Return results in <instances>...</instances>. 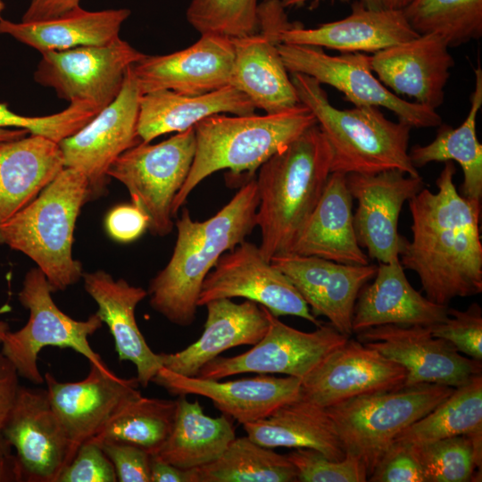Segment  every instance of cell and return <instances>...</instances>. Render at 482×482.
I'll return each mask as SVG.
<instances>
[{"label": "cell", "mask_w": 482, "mask_h": 482, "mask_svg": "<svg viewBox=\"0 0 482 482\" xmlns=\"http://www.w3.org/2000/svg\"><path fill=\"white\" fill-rule=\"evenodd\" d=\"M455 166L445 162L437 191L423 188L409 202L411 239L399 253L414 271L426 297L448 305L455 297L482 292L481 202L462 196L453 183Z\"/></svg>", "instance_id": "cell-1"}, {"label": "cell", "mask_w": 482, "mask_h": 482, "mask_svg": "<svg viewBox=\"0 0 482 482\" xmlns=\"http://www.w3.org/2000/svg\"><path fill=\"white\" fill-rule=\"evenodd\" d=\"M258 204V187L253 178L204 221L194 220L184 208L175 223L177 239L171 257L150 281L151 307L173 324L191 325L204 278L224 253L252 233Z\"/></svg>", "instance_id": "cell-2"}, {"label": "cell", "mask_w": 482, "mask_h": 482, "mask_svg": "<svg viewBox=\"0 0 482 482\" xmlns=\"http://www.w3.org/2000/svg\"><path fill=\"white\" fill-rule=\"evenodd\" d=\"M330 166V146L315 124L259 168L256 227L266 261L290 253L321 196Z\"/></svg>", "instance_id": "cell-3"}, {"label": "cell", "mask_w": 482, "mask_h": 482, "mask_svg": "<svg viewBox=\"0 0 482 482\" xmlns=\"http://www.w3.org/2000/svg\"><path fill=\"white\" fill-rule=\"evenodd\" d=\"M300 104L313 114L331 150V172L374 174L398 170L420 176L409 156L411 128L392 121L379 107L354 106L338 109L313 78L292 73Z\"/></svg>", "instance_id": "cell-4"}, {"label": "cell", "mask_w": 482, "mask_h": 482, "mask_svg": "<svg viewBox=\"0 0 482 482\" xmlns=\"http://www.w3.org/2000/svg\"><path fill=\"white\" fill-rule=\"evenodd\" d=\"M317 124L311 111L294 108L257 115L215 114L195 125V153L186 181L171 206L174 217L205 178L221 170L251 177L273 154Z\"/></svg>", "instance_id": "cell-5"}, {"label": "cell", "mask_w": 482, "mask_h": 482, "mask_svg": "<svg viewBox=\"0 0 482 482\" xmlns=\"http://www.w3.org/2000/svg\"><path fill=\"white\" fill-rule=\"evenodd\" d=\"M90 200L85 174L65 167L32 202L0 224V245L36 262L53 293L64 291L84 273L72 256V243L77 218Z\"/></svg>", "instance_id": "cell-6"}, {"label": "cell", "mask_w": 482, "mask_h": 482, "mask_svg": "<svg viewBox=\"0 0 482 482\" xmlns=\"http://www.w3.org/2000/svg\"><path fill=\"white\" fill-rule=\"evenodd\" d=\"M454 388L437 384L403 386L350 398L325 410L345 454L359 459L369 478L396 436Z\"/></svg>", "instance_id": "cell-7"}, {"label": "cell", "mask_w": 482, "mask_h": 482, "mask_svg": "<svg viewBox=\"0 0 482 482\" xmlns=\"http://www.w3.org/2000/svg\"><path fill=\"white\" fill-rule=\"evenodd\" d=\"M52 290L40 269L32 268L25 275L18 293L21 304L29 310L24 327L4 335L1 352L12 362L20 377L35 384L45 382L37 366V357L46 346L71 348L89 362H104L90 346L88 337L103 326L96 312L86 320H77L55 304Z\"/></svg>", "instance_id": "cell-8"}, {"label": "cell", "mask_w": 482, "mask_h": 482, "mask_svg": "<svg viewBox=\"0 0 482 482\" xmlns=\"http://www.w3.org/2000/svg\"><path fill=\"white\" fill-rule=\"evenodd\" d=\"M195 153L192 127L158 144L140 142L110 165L107 175L126 187L132 204L147 216L152 235L165 237L172 231V203L187 179Z\"/></svg>", "instance_id": "cell-9"}, {"label": "cell", "mask_w": 482, "mask_h": 482, "mask_svg": "<svg viewBox=\"0 0 482 482\" xmlns=\"http://www.w3.org/2000/svg\"><path fill=\"white\" fill-rule=\"evenodd\" d=\"M278 49L290 74L302 73L329 85L354 106L386 108L411 129L435 128L443 123L436 110L409 102L384 86L371 70L370 54L354 52L329 55L322 47L286 43H278Z\"/></svg>", "instance_id": "cell-10"}, {"label": "cell", "mask_w": 482, "mask_h": 482, "mask_svg": "<svg viewBox=\"0 0 482 482\" xmlns=\"http://www.w3.org/2000/svg\"><path fill=\"white\" fill-rule=\"evenodd\" d=\"M41 54L34 72L37 83L69 103L84 102L100 110L116 98L129 68L145 55L120 37L106 45Z\"/></svg>", "instance_id": "cell-11"}, {"label": "cell", "mask_w": 482, "mask_h": 482, "mask_svg": "<svg viewBox=\"0 0 482 482\" xmlns=\"http://www.w3.org/2000/svg\"><path fill=\"white\" fill-rule=\"evenodd\" d=\"M258 16L260 32L232 38L230 85L245 94L255 108L277 113L300 104L278 49L279 31L292 23L280 0L260 4Z\"/></svg>", "instance_id": "cell-12"}, {"label": "cell", "mask_w": 482, "mask_h": 482, "mask_svg": "<svg viewBox=\"0 0 482 482\" xmlns=\"http://www.w3.org/2000/svg\"><path fill=\"white\" fill-rule=\"evenodd\" d=\"M235 297L255 302L276 317L296 316L316 327L322 323L287 276L264 259L259 245L246 240L219 258L203 282L197 306Z\"/></svg>", "instance_id": "cell-13"}, {"label": "cell", "mask_w": 482, "mask_h": 482, "mask_svg": "<svg viewBox=\"0 0 482 482\" xmlns=\"http://www.w3.org/2000/svg\"><path fill=\"white\" fill-rule=\"evenodd\" d=\"M269 328L264 337L247 352L217 357L201 368L195 377L220 380L245 373H280L299 379L306 377L328 353L349 337L329 322L314 331L294 328L268 310Z\"/></svg>", "instance_id": "cell-14"}, {"label": "cell", "mask_w": 482, "mask_h": 482, "mask_svg": "<svg viewBox=\"0 0 482 482\" xmlns=\"http://www.w3.org/2000/svg\"><path fill=\"white\" fill-rule=\"evenodd\" d=\"M130 67L116 98L79 130L59 143L64 167L79 170L87 177L91 200L107 192V171L113 161L141 142L137 118L142 94Z\"/></svg>", "instance_id": "cell-15"}, {"label": "cell", "mask_w": 482, "mask_h": 482, "mask_svg": "<svg viewBox=\"0 0 482 482\" xmlns=\"http://www.w3.org/2000/svg\"><path fill=\"white\" fill-rule=\"evenodd\" d=\"M44 379L51 406L70 442L71 461L79 447L113 414L142 395L137 377L120 378L105 362H89V371L80 381L59 382L50 372L45 373Z\"/></svg>", "instance_id": "cell-16"}, {"label": "cell", "mask_w": 482, "mask_h": 482, "mask_svg": "<svg viewBox=\"0 0 482 482\" xmlns=\"http://www.w3.org/2000/svg\"><path fill=\"white\" fill-rule=\"evenodd\" d=\"M357 340L403 366V386L437 384L458 387L481 374V362L464 357L429 327L381 325L362 330Z\"/></svg>", "instance_id": "cell-17"}, {"label": "cell", "mask_w": 482, "mask_h": 482, "mask_svg": "<svg viewBox=\"0 0 482 482\" xmlns=\"http://www.w3.org/2000/svg\"><path fill=\"white\" fill-rule=\"evenodd\" d=\"M345 181L353 199L358 202L353 224L360 246L379 263L399 259L404 240L398 232L400 212L403 204L425 187L421 176L390 170L349 173Z\"/></svg>", "instance_id": "cell-18"}, {"label": "cell", "mask_w": 482, "mask_h": 482, "mask_svg": "<svg viewBox=\"0 0 482 482\" xmlns=\"http://www.w3.org/2000/svg\"><path fill=\"white\" fill-rule=\"evenodd\" d=\"M406 371L363 343L348 338L301 380L300 398L321 408L403 386Z\"/></svg>", "instance_id": "cell-19"}, {"label": "cell", "mask_w": 482, "mask_h": 482, "mask_svg": "<svg viewBox=\"0 0 482 482\" xmlns=\"http://www.w3.org/2000/svg\"><path fill=\"white\" fill-rule=\"evenodd\" d=\"M231 37L206 33L190 46L163 55H145L130 67L141 94L171 90L197 96L230 85Z\"/></svg>", "instance_id": "cell-20"}, {"label": "cell", "mask_w": 482, "mask_h": 482, "mask_svg": "<svg viewBox=\"0 0 482 482\" xmlns=\"http://www.w3.org/2000/svg\"><path fill=\"white\" fill-rule=\"evenodd\" d=\"M14 448L22 481L56 482L70 460V442L46 389L20 386L4 429Z\"/></svg>", "instance_id": "cell-21"}, {"label": "cell", "mask_w": 482, "mask_h": 482, "mask_svg": "<svg viewBox=\"0 0 482 482\" xmlns=\"http://www.w3.org/2000/svg\"><path fill=\"white\" fill-rule=\"evenodd\" d=\"M270 262L287 276L316 318L324 316L340 333L352 336L358 295L374 278L377 265L343 264L293 253L274 256Z\"/></svg>", "instance_id": "cell-22"}, {"label": "cell", "mask_w": 482, "mask_h": 482, "mask_svg": "<svg viewBox=\"0 0 482 482\" xmlns=\"http://www.w3.org/2000/svg\"><path fill=\"white\" fill-rule=\"evenodd\" d=\"M372 71L397 96L436 110L445 100V87L454 60L445 39L421 34L370 54Z\"/></svg>", "instance_id": "cell-23"}, {"label": "cell", "mask_w": 482, "mask_h": 482, "mask_svg": "<svg viewBox=\"0 0 482 482\" xmlns=\"http://www.w3.org/2000/svg\"><path fill=\"white\" fill-rule=\"evenodd\" d=\"M172 395H197L209 398L222 413L242 425L270 415L300 397L301 379L259 375L220 382L187 377L161 368L152 380Z\"/></svg>", "instance_id": "cell-24"}, {"label": "cell", "mask_w": 482, "mask_h": 482, "mask_svg": "<svg viewBox=\"0 0 482 482\" xmlns=\"http://www.w3.org/2000/svg\"><path fill=\"white\" fill-rule=\"evenodd\" d=\"M420 36L403 10H375L357 0L345 18L313 29L292 23L278 33L280 43L327 47L341 53H371Z\"/></svg>", "instance_id": "cell-25"}, {"label": "cell", "mask_w": 482, "mask_h": 482, "mask_svg": "<svg viewBox=\"0 0 482 482\" xmlns=\"http://www.w3.org/2000/svg\"><path fill=\"white\" fill-rule=\"evenodd\" d=\"M207 317L201 337L174 353H159L162 367L187 377H195L201 368L222 352L238 345H254L269 328L267 309L245 300L236 303L223 298L204 305Z\"/></svg>", "instance_id": "cell-26"}, {"label": "cell", "mask_w": 482, "mask_h": 482, "mask_svg": "<svg viewBox=\"0 0 482 482\" xmlns=\"http://www.w3.org/2000/svg\"><path fill=\"white\" fill-rule=\"evenodd\" d=\"M82 278L85 290L98 305L96 313L113 337L119 360L135 364L139 386L147 387L162 368L160 354L149 347L135 317L147 291L123 278L116 280L102 270L84 272Z\"/></svg>", "instance_id": "cell-27"}, {"label": "cell", "mask_w": 482, "mask_h": 482, "mask_svg": "<svg viewBox=\"0 0 482 482\" xmlns=\"http://www.w3.org/2000/svg\"><path fill=\"white\" fill-rule=\"evenodd\" d=\"M399 259L379 263L371 283L360 291L353 315V333L381 326H424L445 321L448 305L432 302L414 289Z\"/></svg>", "instance_id": "cell-28"}, {"label": "cell", "mask_w": 482, "mask_h": 482, "mask_svg": "<svg viewBox=\"0 0 482 482\" xmlns=\"http://www.w3.org/2000/svg\"><path fill=\"white\" fill-rule=\"evenodd\" d=\"M290 253L332 262L366 265L369 256L360 246L353 224V197L345 175L331 172Z\"/></svg>", "instance_id": "cell-29"}, {"label": "cell", "mask_w": 482, "mask_h": 482, "mask_svg": "<svg viewBox=\"0 0 482 482\" xmlns=\"http://www.w3.org/2000/svg\"><path fill=\"white\" fill-rule=\"evenodd\" d=\"M58 143L32 135L0 140V224L32 202L64 169Z\"/></svg>", "instance_id": "cell-30"}, {"label": "cell", "mask_w": 482, "mask_h": 482, "mask_svg": "<svg viewBox=\"0 0 482 482\" xmlns=\"http://www.w3.org/2000/svg\"><path fill=\"white\" fill-rule=\"evenodd\" d=\"M254 111L251 100L231 85L197 96L158 90L140 96L137 134L141 142L150 143L159 136L195 127L212 115H249Z\"/></svg>", "instance_id": "cell-31"}, {"label": "cell", "mask_w": 482, "mask_h": 482, "mask_svg": "<svg viewBox=\"0 0 482 482\" xmlns=\"http://www.w3.org/2000/svg\"><path fill=\"white\" fill-rule=\"evenodd\" d=\"M129 9L87 11L80 6L54 19L34 22H13L2 18L0 34L33 47L41 54L79 46L109 44L120 37Z\"/></svg>", "instance_id": "cell-32"}, {"label": "cell", "mask_w": 482, "mask_h": 482, "mask_svg": "<svg viewBox=\"0 0 482 482\" xmlns=\"http://www.w3.org/2000/svg\"><path fill=\"white\" fill-rule=\"evenodd\" d=\"M243 428L250 439L264 447L310 448L334 461L345 456L326 410L300 397L266 418L243 424Z\"/></svg>", "instance_id": "cell-33"}, {"label": "cell", "mask_w": 482, "mask_h": 482, "mask_svg": "<svg viewBox=\"0 0 482 482\" xmlns=\"http://www.w3.org/2000/svg\"><path fill=\"white\" fill-rule=\"evenodd\" d=\"M177 401L172 429L154 456L182 470L214 461L236 437L231 418L210 417L197 400L189 402L187 395Z\"/></svg>", "instance_id": "cell-34"}, {"label": "cell", "mask_w": 482, "mask_h": 482, "mask_svg": "<svg viewBox=\"0 0 482 482\" xmlns=\"http://www.w3.org/2000/svg\"><path fill=\"white\" fill-rule=\"evenodd\" d=\"M475 87L465 120L456 129L440 124L435 139L428 145H415L409 151L417 169L430 162H457L463 172L460 194L468 199H482V145L477 137V116L482 106V69L474 70Z\"/></svg>", "instance_id": "cell-35"}, {"label": "cell", "mask_w": 482, "mask_h": 482, "mask_svg": "<svg viewBox=\"0 0 482 482\" xmlns=\"http://www.w3.org/2000/svg\"><path fill=\"white\" fill-rule=\"evenodd\" d=\"M188 482H297L287 455L262 446L247 436L235 437L214 461L187 470Z\"/></svg>", "instance_id": "cell-36"}, {"label": "cell", "mask_w": 482, "mask_h": 482, "mask_svg": "<svg viewBox=\"0 0 482 482\" xmlns=\"http://www.w3.org/2000/svg\"><path fill=\"white\" fill-rule=\"evenodd\" d=\"M481 434L482 375L478 374L455 387L431 411L403 429L391 447L427 444L458 435Z\"/></svg>", "instance_id": "cell-37"}, {"label": "cell", "mask_w": 482, "mask_h": 482, "mask_svg": "<svg viewBox=\"0 0 482 482\" xmlns=\"http://www.w3.org/2000/svg\"><path fill=\"white\" fill-rule=\"evenodd\" d=\"M177 408V399L141 395L122 406L88 441L132 445L154 455L172 429Z\"/></svg>", "instance_id": "cell-38"}, {"label": "cell", "mask_w": 482, "mask_h": 482, "mask_svg": "<svg viewBox=\"0 0 482 482\" xmlns=\"http://www.w3.org/2000/svg\"><path fill=\"white\" fill-rule=\"evenodd\" d=\"M403 12L418 34H437L449 48L482 37V0H409Z\"/></svg>", "instance_id": "cell-39"}, {"label": "cell", "mask_w": 482, "mask_h": 482, "mask_svg": "<svg viewBox=\"0 0 482 482\" xmlns=\"http://www.w3.org/2000/svg\"><path fill=\"white\" fill-rule=\"evenodd\" d=\"M423 470L427 482H467L478 476L482 464V434L458 435L405 446Z\"/></svg>", "instance_id": "cell-40"}, {"label": "cell", "mask_w": 482, "mask_h": 482, "mask_svg": "<svg viewBox=\"0 0 482 482\" xmlns=\"http://www.w3.org/2000/svg\"><path fill=\"white\" fill-rule=\"evenodd\" d=\"M259 5L258 0H191L186 15L200 34L235 38L259 30Z\"/></svg>", "instance_id": "cell-41"}, {"label": "cell", "mask_w": 482, "mask_h": 482, "mask_svg": "<svg viewBox=\"0 0 482 482\" xmlns=\"http://www.w3.org/2000/svg\"><path fill=\"white\" fill-rule=\"evenodd\" d=\"M287 456L295 467L300 482L368 481L364 464L349 454L334 461L314 449L295 448Z\"/></svg>", "instance_id": "cell-42"}, {"label": "cell", "mask_w": 482, "mask_h": 482, "mask_svg": "<svg viewBox=\"0 0 482 482\" xmlns=\"http://www.w3.org/2000/svg\"><path fill=\"white\" fill-rule=\"evenodd\" d=\"M429 328L434 337L450 343L459 353L481 362L482 310L478 303L465 311L448 307L447 319Z\"/></svg>", "instance_id": "cell-43"}, {"label": "cell", "mask_w": 482, "mask_h": 482, "mask_svg": "<svg viewBox=\"0 0 482 482\" xmlns=\"http://www.w3.org/2000/svg\"><path fill=\"white\" fill-rule=\"evenodd\" d=\"M114 467L101 446L92 441L83 443L56 482H115Z\"/></svg>", "instance_id": "cell-44"}, {"label": "cell", "mask_w": 482, "mask_h": 482, "mask_svg": "<svg viewBox=\"0 0 482 482\" xmlns=\"http://www.w3.org/2000/svg\"><path fill=\"white\" fill-rule=\"evenodd\" d=\"M112 461L117 481L151 482L150 465L152 455L137 446L120 443L99 445Z\"/></svg>", "instance_id": "cell-45"}, {"label": "cell", "mask_w": 482, "mask_h": 482, "mask_svg": "<svg viewBox=\"0 0 482 482\" xmlns=\"http://www.w3.org/2000/svg\"><path fill=\"white\" fill-rule=\"evenodd\" d=\"M371 482H427L422 469L404 447H391L368 478Z\"/></svg>", "instance_id": "cell-46"}, {"label": "cell", "mask_w": 482, "mask_h": 482, "mask_svg": "<svg viewBox=\"0 0 482 482\" xmlns=\"http://www.w3.org/2000/svg\"><path fill=\"white\" fill-rule=\"evenodd\" d=\"M105 229L115 241L129 243L137 239L148 228V218L135 204H120L106 215Z\"/></svg>", "instance_id": "cell-47"}, {"label": "cell", "mask_w": 482, "mask_h": 482, "mask_svg": "<svg viewBox=\"0 0 482 482\" xmlns=\"http://www.w3.org/2000/svg\"><path fill=\"white\" fill-rule=\"evenodd\" d=\"M19 374L0 349V456L12 454L4 429L13 409L20 389Z\"/></svg>", "instance_id": "cell-48"}, {"label": "cell", "mask_w": 482, "mask_h": 482, "mask_svg": "<svg viewBox=\"0 0 482 482\" xmlns=\"http://www.w3.org/2000/svg\"><path fill=\"white\" fill-rule=\"evenodd\" d=\"M79 6V0H30L21 21L34 22L60 17Z\"/></svg>", "instance_id": "cell-49"}, {"label": "cell", "mask_w": 482, "mask_h": 482, "mask_svg": "<svg viewBox=\"0 0 482 482\" xmlns=\"http://www.w3.org/2000/svg\"><path fill=\"white\" fill-rule=\"evenodd\" d=\"M151 482H188L187 470L179 469L154 455L151 457Z\"/></svg>", "instance_id": "cell-50"}, {"label": "cell", "mask_w": 482, "mask_h": 482, "mask_svg": "<svg viewBox=\"0 0 482 482\" xmlns=\"http://www.w3.org/2000/svg\"><path fill=\"white\" fill-rule=\"evenodd\" d=\"M22 481L15 455L0 456V482Z\"/></svg>", "instance_id": "cell-51"}, {"label": "cell", "mask_w": 482, "mask_h": 482, "mask_svg": "<svg viewBox=\"0 0 482 482\" xmlns=\"http://www.w3.org/2000/svg\"><path fill=\"white\" fill-rule=\"evenodd\" d=\"M366 7L375 10H403L409 0H359Z\"/></svg>", "instance_id": "cell-52"}, {"label": "cell", "mask_w": 482, "mask_h": 482, "mask_svg": "<svg viewBox=\"0 0 482 482\" xmlns=\"http://www.w3.org/2000/svg\"><path fill=\"white\" fill-rule=\"evenodd\" d=\"M29 134L27 130L18 129L0 128V140H9L22 137Z\"/></svg>", "instance_id": "cell-53"}, {"label": "cell", "mask_w": 482, "mask_h": 482, "mask_svg": "<svg viewBox=\"0 0 482 482\" xmlns=\"http://www.w3.org/2000/svg\"><path fill=\"white\" fill-rule=\"evenodd\" d=\"M280 1L284 7H289V6L301 5L308 1H313V0H280ZM314 1H317V0H314ZM338 1L347 2L350 0H338Z\"/></svg>", "instance_id": "cell-54"}, {"label": "cell", "mask_w": 482, "mask_h": 482, "mask_svg": "<svg viewBox=\"0 0 482 482\" xmlns=\"http://www.w3.org/2000/svg\"><path fill=\"white\" fill-rule=\"evenodd\" d=\"M9 330L8 324L3 321H0V342L4 338L6 332Z\"/></svg>", "instance_id": "cell-55"}, {"label": "cell", "mask_w": 482, "mask_h": 482, "mask_svg": "<svg viewBox=\"0 0 482 482\" xmlns=\"http://www.w3.org/2000/svg\"><path fill=\"white\" fill-rule=\"evenodd\" d=\"M4 9H5V4L3 0H0V20L3 18L2 15Z\"/></svg>", "instance_id": "cell-56"}]
</instances>
